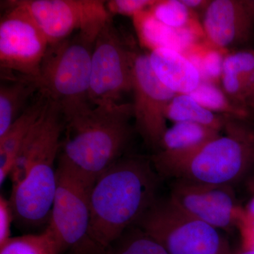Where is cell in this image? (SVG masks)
<instances>
[{
    "label": "cell",
    "mask_w": 254,
    "mask_h": 254,
    "mask_svg": "<svg viewBox=\"0 0 254 254\" xmlns=\"http://www.w3.org/2000/svg\"><path fill=\"white\" fill-rule=\"evenodd\" d=\"M64 128L61 109L50 100L16 155L9 175L12 183L9 201L14 221L21 226L37 227L49 222L58 187L55 163Z\"/></svg>",
    "instance_id": "6da1fadb"
},
{
    "label": "cell",
    "mask_w": 254,
    "mask_h": 254,
    "mask_svg": "<svg viewBox=\"0 0 254 254\" xmlns=\"http://www.w3.org/2000/svg\"><path fill=\"white\" fill-rule=\"evenodd\" d=\"M158 178L150 160L119 159L90 192V237L103 254L157 199Z\"/></svg>",
    "instance_id": "7a4b0ae2"
},
{
    "label": "cell",
    "mask_w": 254,
    "mask_h": 254,
    "mask_svg": "<svg viewBox=\"0 0 254 254\" xmlns=\"http://www.w3.org/2000/svg\"><path fill=\"white\" fill-rule=\"evenodd\" d=\"M131 103L88 105L64 116L66 136L58 163L94 184L119 159L131 139Z\"/></svg>",
    "instance_id": "3957f363"
},
{
    "label": "cell",
    "mask_w": 254,
    "mask_h": 254,
    "mask_svg": "<svg viewBox=\"0 0 254 254\" xmlns=\"http://www.w3.org/2000/svg\"><path fill=\"white\" fill-rule=\"evenodd\" d=\"M223 132L163 176L229 186L240 180L254 167V128L230 117Z\"/></svg>",
    "instance_id": "277c9868"
},
{
    "label": "cell",
    "mask_w": 254,
    "mask_h": 254,
    "mask_svg": "<svg viewBox=\"0 0 254 254\" xmlns=\"http://www.w3.org/2000/svg\"><path fill=\"white\" fill-rule=\"evenodd\" d=\"M95 39L81 33L49 45L40 68L39 91L61 109L63 116L88 105Z\"/></svg>",
    "instance_id": "5b68a950"
},
{
    "label": "cell",
    "mask_w": 254,
    "mask_h": 254,
    "mask_svg": "<svg viewBox=\"0 0 254 254\" xmlns=\"http://www.w3.org/2000/svg\"><path fill=\"white\" fill-rule=\"evenodd\" d=\"M135 226L156 241L168 254H232L218 231L176 206L170 198L158 199Z\"/></svg>",
    "instance_id": "8992f818"
},
{
    "label": "cell",
    "mask_w": 254,
    "mask_h": 254,
    "mask_svg": "<svg viewBox=\"0 0 254 254\" xmlns=\"http://www.w3.org/2000/svg\"><path fill=\"white\" fill-rule=\"evenodd\" d=\"M58 187L51 225L61 243L62 254H104L90 237V192L94 184L58 164Z\"/></svg>",
    "instance_id": "52a82bcc"
},
{
    "label": "cell",
    "mask_w": 254,
    "mask_h": 254,
    "mask_svg": "<svg viewBox=\"0 0 254 254\" xmlns=\"http://www.w3.org/2000/svg\"><path fill=\"white\" fill-rule=\"evenodd\" d=\"M29 13L49 44L66 39L73 32L96 39L112 19L100 0H16Z\"/></svg>",
    "instance_id": "ba28073f"
},
{
    "label": "cell",
    "mask_w": 254,
    "mask_h": 254,
    "mask_svg": "<svg viewBox=\"0 0 254 254\" xmlns=\"http://www.w3.org/2000/svg\"><path fill=\"white\" fill-rule=\"evenodd\" d=\"M132 91L131 51L112 19L95 39L91 58L89 101L93 106L118 104Z\"/></svg>",
    "instance_id": "9c48e42d"
},
{
    "label": "cell",
    "mask_w": 254,
    "mask_h": 254,
    "mask_svg": "<svg viewBox=\"0 0 254 254\" xmlns=\"http://www.w3.org/2000/svg\"><path fill=\"white\" fill-rule=\"evenodd\" d=\"M0 21V64L4 72H16L38 81L49 42L29 13L16 0Z\"/></svg>",
    "instance_id": "30bf717a"
},
{
    "label": "cell",
    "mask_w": 254,
    "mask_h": 254,
    "mask_svg": "<svg viewBox=\"0 0 254 254\" xmlns=\"http://www.w3.org/2000/svg\"><path fill=\"white\" fill-rule=\"evenodd\" d=\"M131 68L135 127L147 144L159 148L168 128L167 110L177 94L157 77L146 53L131 51Z\"/></svg>",
    "instance_id": "8fae6325"
},
{
    "label": "cell",
    "mask_w": 254,
    "mask_h": 254,
    "mask_svg": "<svg viewBox=\"0 0 254 254\" xmlns=\"http://www.w3.org/2000/svg\"><path fill=\"white\" fill-rule=\"evenodd\" d=\"M169 198L188 215L217 229L230 227L235 219V193L229 185L177 179Z\"/></svg>",
    "instance_id": "7c38bea8"
},
{
    "label": "cell",
    "mask_w": 254,
    "mask_h": 254,
    "mask_svg": "<svg viewBox=\"0 0 254 254\" xmlns=\"http://www.w3.org/2000/svg\"><path fill=\"white\" fill-rule=\"evenodd\" d=\"M202 25L208 41L220 49L245 46L254 38V20L246 0H210Z\"/></svg>",
    "instance_id": "4fadbf2b"
},
{
    "label": "cell",
    "mask_w": 254,
    "mask_h": 254,
    "mask_svg": "<svg viewBox=\"0 0 254 254\" xmlns=\"http://www.w3.org/2000/svg\"><path fill=\"white\" fill-rule=\"evenodd\" d=\"M220 135V132L198 124L175 123L165 131L160 150L152 156L150 161L158 175L163 176L169 169Z\"/></svg>",
    "instance_id": "5bb4252c"
},
{
    "label": "cell",
    "mask_w": 254,
    "mask_h": 254,
    "mask_svg": "<svg viewBox=\"0 0 254 254\" xmlns=\"http://www.w3.org/2000/svg\"><path fill=\"white\" fill-rule=\"evenodd\" d=\"M150 66L160 82L176 94L190 95L202 81L198 68L181 52L158 48L148 53Z\"/></svg>",
    "instance_id": "9a60e30c"
},
{
    "label": "cell",
    "mask_w": 254,
    "mask_h": 254,
    "mask_svg": "<svg viewBox=\"0 0 254 254\" xmlns=\"http://www.w3.org/2000/svg\"><path fill=\"white\" fill-rule=\"evenodd\" d=\"M38 99L24 110L7 131L0 137V184L9 177L15 159L23 141L38 120L46 111L50 99L40 92Z\"/></svg>",
    "instance_id": "2e32d148"
},
{
    "label": "cell",
    "mask_w": 254,
    "mask_h": 254,
    "mask_svg": "<svg viewBox=\"0 0 254 254\" xmlns=\"http://www.w3.org/2000/svg\"><path fill=\"white\" fill-rule=\"evenodd\" d=\"M222 89L235 104L245 108V100L254 81V50H237L224 58Z\"/></svg>",
    "instance_id": "e0dca14e"
},
{
    "label": "cell",
    "mask_w": 254,
    "mask_h": 254,
    "mask_svg": "<svg viewBox=\"0 0 254 254\" xmlns=\"http://www.w3.org/2000/svg\"><path fill=\"white\" fill-rule=\"evenodd\" d=\"M39 85L35 78L21 76L18 78L7 76V82L0 86V137L7 131L11 125L28 108V100Z\"/></svg>",
    "instance_id": "ac0fdd59"
},
{
    "label": "cell",
    "mask_w": 254,
    "mask_h": 254,
    "mask_svg": "<svg viewBox=\"0 0 254 254\" xmlns=\"http://www.w3.org/2000/svg\"><path fill=\"white\" fill-rule=\"evenodd\" d=\"M135 26L142 43L150 50L170 48L178 50L191 43V34L186 28L174 29L160 23L149 10L133 16Z\"/></svg>",
    "instance_id": "d6986e66"
},
{
    "label": "cell",
    "mask_w": 254,
    "mask_h": 254,
    "mask_svg": "<svg viewBox=\"0 0 254 254\" xmlns=\"http://www.w3.org/2000/svg\"><path fill=\"white\" fill-rule=\"evenodd\" d=\"M167 119L177 123H191L223 132L230 117L213 113L190 95L177 94L167 110Z\"/></svg>",
    "instance_id": "ffe728a7"
},
{
    "label": "cell",
    "mask_w": 254,
    "mask_h": 254,
    "mask_svg": "<svg viewBox=\"0 0 254 254\" xmlns=\"http://www.w3.org/2000/svg\"><path fill=\"white\" fill-rule=\"evenodd\" d=\"M62 252L61 243L49 223L41 233L12 237L0 247V254H62Z\"/></svg>",
    "instance_id": "44dd1931"
},
{
    "label": "cell",
    "mask_w": 254,
    "mask_h": 254,
    "mask_svg": "<svg viewBox=\"0 0 254 254\" xmlns=\"http://www.w3.org/2000/svg\"><path fill=\"white\" fill-rule=\"evenodd\" d=\"M190 95L213 113L245 120L251 115V112L234 103L222 88L209 80H202L199 86Z\"/></svg>",
    "instance_id": "7402d4cb"
},
{
    "label": "cell",
    "mask_w": 254,
    "mask_h": 254,
    "mask_svg": "<svg viewBox=\"0 0 254 254\" xmlns=\"http://www.w3.org/2000/svg\"><path fill=\"white\" fill-rule=\"evenodd\" d=\"M104 254H168L139 227L132 226L105 250Z\"/></svg>",
    "instance_id": "603a6c76"
},
{
    "label": "cell",
    "mask_w": 254,
    "mask_h": 254,
    "mask_svg": "<svg viewBox=\"0 0 254 254\" xmlns=\"http://www.w3.org/2000/svg\"><path fill=\"white\" fill-rule=\"evenodd\" d=\"M149 11L160 23L174 29L186 28L191 12L181 0L156 1Z\"/></svg>",
    "instance_id": "cb8c5ba5"
},
{
    "label": "cell",
    "mask_w": 254,
    "mask_h": 254,
    "mask_svg": "<svg viewBox=\"0 0 254 254\" xmlns=\"http://www.w3.org/2000/svg\"><path fill=\"white\" fill-rule=\"evenodd\" d=\"M155 2V0H110L105 1V4L111 16L118 14L133 17L149 10Z\"/></svg>",
    "instance_id": "d4e9b609"
},
{
    "label": "cell",
    "mask_w": 254,
    "mask_h": 254,
    "mask_svg": "<svg viewBox=\"0 0 254 254\" xmlns=\"http://www.w3.org/2000/svg\"><path fill=\"white\" fill-rule=\"evenodd\" d=\"M224 58L217 52H209L205 53V56L201 60H198V66L202 79H213V78L221 77L222 64Z\"/></svg>",
    "instance_id": "484cf974"
},
{
    "label": "cell",
    "mask_w": 254,
    "mask_h": 254,
    "mask_svg": "<svg viewBox=\"0 0 254 254\" xmlns=\"http://www.w3.org/2000/svg\"><path fill=\"white\" fill-rule=\"evenodd\" d=\"M14 221V214L9 199L3 195L0 196V247L11 237V225Z\"/></svg>",
    "instance_id": "4316f807"
},
{
    "label": "cell",
    "mask_w": 254,
    "mask_h": 254,
    "mask_svg": "<svg viewBox=\"0 0 254 254\" xmlns=\"http://www.w3.org/2000/svg\"><path fill=\"white\" fill-rule=\"evenodd\" d=\"M185 6L190 11H205L210 3L209 0H181Z\"/></svg>",
    "instance_id": "83f0119b"
},
{
    "label": "cell",
    "mask_w": 254,
    "mask_h": 254,
    "mask_svg": "<svg viewBox=\"0 0 254 254\" xmlns=\"http://www.w3.org/2000/svg\"><path fill=\"white\" fill-rule=\"evenodd\" d=\"M250 231H246L244 236L243 247L242 249L254 251V227L250 226Z\"/></svg>",
    "instance_id": "f1b7e54d"
},
{
    "label": "cell",
    "mask_w": 254,
    "mask_h": 254,
    "mask_svg": "<svg viewBox=\"0 0 254 254\" xmlns=\"http://www.w3.org/2000/svg\"><path fill=\"white\" fill-rule=\"evenodd\" d=\"M245 105L251 113L254 111V81L246 98Z\"/></svg>",
    "instance_id": "f546056e"
},
{
    "label": "cell",
    "mask_w": 254,
    "mask_h": 254,
    "mask_svg": "<svg viewBox=\"0 0 254 254\" xmlns=\"http://www.w3.org/2000/svg\"><path fill=\"white\" fill-rule=\"evenodd\" d=\"M249 213L250 215V226L254 227V199L251 202L250 207H249Z\"/></svg>",
    "instance_id": "4dcf8cb0"
},
{
    "label": "cell",
    "mask_w": 254,
    "mask_h": 254,
    "mask_svg": "<svg viewBox=\"0 0 254 254\" xmlns=\"http://www.w3.org/2000/svg\"><path fill=\"white\" fill-rule=\"evenodd\" d=\"M246 3H247V6H248L251 14L253 16L254 20V0H246Z\"/></svg>",
    "instance_id": "1f68e13d"
},
{
    "label": "cell",
    "mask_w": 254,
    "mask_h": 254,
    "mask_svg": "<svg viewBox=\"0 0 254 254\" xmlns=\"http://www.w3.org/2000/svg\"><path fill=\"white\" fill-rule=\"evenodd\" d=\"M232 254H254V251L244 250L241 248L240 250L236 251V252H232Z\"/></svg>",
    "instance_id": "d6a6232c"
}]
</instances>
